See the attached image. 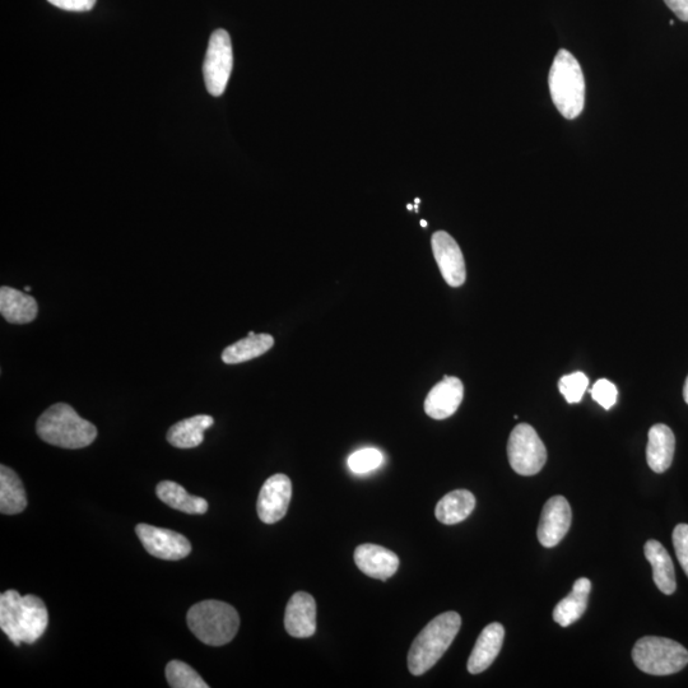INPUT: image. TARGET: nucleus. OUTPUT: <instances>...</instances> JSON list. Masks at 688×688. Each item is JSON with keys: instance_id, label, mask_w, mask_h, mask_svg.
Here are the masks:
<instances>
[{"instance_id": "nucleus-1", "label": "nucleus", "mask_w": 688, "mask_h": 688, "mask_svg": "<svg viewBox=\"0 0 688 688\" xmlns=\"http://www.w3.org/2000/svg\"><path fill=\"white\" fill-rule=\"evenodd\" d=\"M49 625V613L43 599L36 595L22 597L17 590L0 595V627L16 646L35 644Z\"/></svg>"}, {"instance_id": "nucleus-2", "label": "nucleus", "mask_w": 688, "mask_h": 688, "mask_svg": "<svg viewBox=\"0 0 688 688\" xmlns=\"http://www.w3.org/2000/svg\"><path fill=\"white\" fill-rule=\"evenodd\" d=\"M36 432L45 443L63 449H83L97 438L94 423L83 420L73 407L65 403L46 409L36 423Z\"/></svg>"}, {"instance_id": "nucleus-3", "label": "nucleus", "mask_w": 688, "mask_h": 688, "mask_svg": "<svg viewBox=\"0 0 688 688\" xmlns=\"http://www.w3.org/2000/svg\"><path fill=\"white\" fill-rule=\"evenodd\" d=\"M462 626L457 612H445L429 622L417 636L408 653V668L413 676H422L430 671L449 646L452 645Z\"/></svg>"}, {"instance_id": "nucleus-4", "label": "nucleus", "mask_w": 688, "mask_h": 688, "mask_svg": "<svg viewBox=\"0 0 688 688\" xmlns=\"http://www.w3.org/2000/svg\"><path fill=\"white\" fill-rule=\"evenodd\" d=\"M548 86L553 104L565 119L574 120L583 113L585 79L583 69L570 51L561 49L553 60Z\"/></svg>"}, {"instance_id": "nucleus-5", "label": "nucleus", "mask_w": 688, "mask_h": 688, "mask_svg": "<svg viewBox=\"0 0 688 688\" xmlns=\"http://www.w3.org/2000/svg\"><path fill=\"white\" fill-rule=\"evenodd\" d=\"M189 629L203 644L222 646L234 640L240 627V616L234 607L221 601L194 604L187 616Z\"/></svg>"}, {"instance_id": "nucleus-6", "label": "nucleus", "mask_w": 688, "mask_h": 688, "mask_svg": "<svg viewBox=\"0 0 688 688\" xmlns=\"http://www.w3.org/2000/svg\"><path fill=\"white\" fill-rule=\"evenodd\" d=\"M632 659L636 667L652 676H669L682 671L688 664V652L677 641L645 636L635 644Z\"/></svg>"}, {"instance_id": "nucleus-7", "label": "nucleus", "mask_w": 688, "mask_h": 688, "mask_svg": "<svg viewBox=\"0 0 688 688\" xmlns=\"http://www.w3.org/2000/svg\"><path fill=\"white\" fill-rule=\"evenodd\" d=\"M511 468L520 476H534L547 462V450L537 431L528 423H520L511 432L508 443Z\"/></svg>"}, {"instance_id": "nucleus-8", "label": "nucleus", "mask_w": 688, "mask_h": 688, "mask_svg": "<svg viewBox=\"0 0 688 688\" xmlns=\"http://www.w3.org/2000/svg\"><path fill=\"white\" fill-rule=\"evenodd\" d=\"M234 65L232 44L229 32L217 30L209 40L206 59L203 64L204 82L212 96H221L225 92Z\"/></svg>"}, {"instance_id": "nucleus-9", "label": "nucleus", "mask_w": 688, "mask_h": 688, "mask_svg": "<svg viewBox=\"0 0 688 688\" xmlns=\"http://www.w3.org/2000/svg\"><path fill=\"white\" fill-rule=\"evenodd\" d=\"M136 533L146 551L157 559L179 561L185 559L192 552L189 539L183 534L170 531V529L139 524Z\"/></svg>"}, {"instance_id": "nucleus-10", "label": "nucleus", "mask_w": 688, "mask_h": 688, "mask_svg": "<svg viewBox=\"0 0 688 688\" xmlns=\"http://www.w3.org/2000/svg\"><path fill=\"white\" fill-rule=\"evenodd\" d=\"M292 499V483L286 474L269 477L259 492L258 516L263 523L274 524L285 518Z\"/></svg>"}, {"instance_id": "nucleus-11", "label": "nucleus", "mask_w": 688, "mask_h": 688, "mask_svg": "<svg viewBox=\"0 0 688 688\" xmlns=\"http://www.w3.org/2000/svg\"><path fill=\"white\" fill-rule=\"evenodd\" d=\"M431 245L445 282L450 287L463 286L467 280L466 260L457 241L448 232L438 231L432 235Z\"/></svg>"}, {"instance_id": "nucleus-12", "label": "nucleus", "mask_w": 688, "mask_h": 688, "mask_svg": "<svg viewBox=\"0 0 688 688\" xmlns=\"http://www.w3.org/2000/svg\"><path fill=\"white\" fill-rule=\"evenodd\" d=\"M571 508L564 496L551 497L542 510L538 539L543 547L552 548L564 539L571 527Z\"/></svg>"}, {"instance_id": "nucleus-13", "label": "nucleus", "mask_w": 688, "mask_h": 688, "mask_svg": "<svg viewBox=\"0 0 688 688\" xmlns=\"http://www.w3.org/2000/svg\"><path fill=\"white\" fill-rule=\"evenodd\" d=\"M464 397L462 380L454 376H445L427 395L425 401L426 415L434 420H445L458 411Z\"/></svg>"}, {"instance_id": "nucleus-14", "label": "nucleus", "mask_w": 688, "mask_h": 688, "mask_svg": "<svg viewBox=\"0 0 688 688\" xmlns=\"http://www.w3.org/2000/svg\"><path fill=\"white\" fill-rule=\"evenodd\" d=\"M285 627L288 635L306 639L316 631V602L310 594L297 592L287 603Z\"/></svg>"}, {"instance_id": "nucleus-15", "label": "nucleus", "mask_w": 688, "mask_h": 688, "mask_svg": "<svg viewBox=\"0 0 688 688\" xmlns=\"http://www.w3.org/2000/svg\"><path fill=\"white\" fill-rule=\"evenodd\" d=\"M355 562L362 573L383 581L392 578L399 567L398 556L393 551L370 543L356 548Z\"/></svg>"}, {"instance_id": "nucleus-16", "label": "nucleus", "mask_w": 688, "mask_h": 688, "mask_svg": "<svg viewBox=\"0 0 688 688\" xmlns=\"http://www.w3.org/2000/svg\"><path fill=\"white\" fill-rule=\"evenodd\" d=\"M505 629L499 622L488 625L481 632L476 645L468 659V672L478 674L485 672L495 662L504 643Z\"/></svg>"}, {"instance_id": "nucleus-17", "label": "nucleus", "mask_w": 688, "mask_h": 688, "mask_svg": "<svg viewBox=\"0 0 688 688\" xmlns=\"http://www.w3.org/2000/svg\"><path fill=\"white\" fill-rule=\"evenodd\" d=\"M676 439L667 425L658 423L649 430L646 460L655 473H664L672 466Z\"/></svg>"}, {"instance_id": "nucleus-18", "label": "nucleus", "mask_w": 688, "mask_h": 688, "mask_svg": "<svg viewBox=\"0 0 688 688\" xmlns=\"http://www.w3.org/2000/svg\"><path fill=\"white\" fill-rule=\"evenodd\" d=\"M0 313L8 323L29 324L36 319L39 308L34 297L3 286L0 288Z\"/></svg>"}, {"instance_id": "nucleus-19", "label": "nucleus", "mask_w": 688, "mask_h": 688, "mask_svg": "<svg viewBox=\"0 0 688 688\" xmlns=\"http://www.w3.org/2000/svg\"><path fill=\"white\" fill-rule=\"evenodd\" d=\"M644 553L646 560L653 567L654 583L660 592L667 595L676 592L677 584L673 561L666 548L662 546V543L655 541V539H650V541L645 543Z\"/></svg>"}, {"instance_id": "nucleus-20", "label": "nucleus", "mask_w": 688, "mask_h": 688, "mask_svg": "<svg viewBox=\"0 0 688 688\" xmlns=\"http://www.w3.org/2000/svg\"><path fill=\"white\" fill-rule=\"evenodd\" d=\"M592 583L587 578L575 581L573 590L553 610V620L562 627L573 625L587 611Z\"/></svg>"}, {"instance_id": "nucleus-21", "label": "nucleus", "mask_w": 688, "mask_h": 688, "mask_svg": "<svg viewBox=\"0 0 688 688\" xmlns=\"http://www.w3.org/2000/svg\"><path fill=\"white\" fill-rule=\"evenodd\" d=\"M213 423V417L207 415L185 418L167 432V441L179 449L197 448L203 443L204 431L211 429Z\"/></svg>"}, {"instance_id": "nucleus-22", "label": "nucleus", "mask_w": 688, "mask_h": 688, "mask_svg": "<svg viewBox=\"0 0 688 688\" xmlns=\"http://www.w3.org/2000/svg\"><path fill=\"white\" fill-rule=\"evenodd\" d=\"M273 346L274 338L271 334L250 332L248 337L225 348L222 352V361L227 365L243 364V362L258 359Z\"/></svg>"}, {"instance_id": "nucleus-23", "label": "nucleus", "mask_w": 688, "mask_h": 688, "mask_svg": "<svg viewBox=\"0 0 688 688\" xmlns=\"http://www.w3.org/2000/svg\"><path fill=\"white\" fill-rule=\"evenodd\" d=\"M476 508V497L467 490L450 492L436 505L435 515L440 523L454 525L462 523Z\"/></svg>"}, {"instance_id": "nucleus-24", "label": "nucleus", "mask_w": 688, "mask_h": 688, "mask_svg": "<svg viewBox=\"0 0 688 688\" xmlns=\"http://www.w3.org/2000/svg\"><path fill=\"white\" fill-rule=\"evenodd\" d=\"M156 494L164 504L170 508L183 511L187 514H206L208 510L207 500L202 497L188 494L187 490L179 483L162 481L158 483Z\"/></svg>"}, {"instance_id": "nucleus-25", "label": "nucleus", "mask_w": 688, "mask_h": 688, "mask_svg": "<svg viewBox=\"0 0 688 688\" xmlns=\"http://www.w3.org/2000/svg\"><path fill=\"white\" fill-rule=\"evenodd\" d=\"M27 508L25 487L13 469L0 467V513L16 515Z\"/></svg>"}, {"instance_id": "nucleus-26", "label": "nucleus", "mask_w": 688, "mask_h": 688, "mask_svg": "<svg viewBox=\"0 0 688 688\" xmlns=\"http://www.w3.org/2000/svg\"><path fill=\"white\" fill-rule=\"evenodd\" d=\"M166 680L172 688H208L199 673L180 660H171L167 664Z\"/></svg>"}, {"instance_id": "nucleus-27", "label": "nucleus", "mask_w": 688, "mask_h": 688, "mask_svg": "<svg viewBox=\"0 0 688 688\" xmlns=\"http://www.w3.org/2000/svg\"><path fill=\"white\" fill-rule=\"evenodd\" d=\"M588 387V376L584 373H580V371H578V373L562 376L559 381L560 392L564 395L566 402L570 404L581 402Z\"/></svg>"}, {"instance_id": "nucleus-28", "label": "nucleus", "mask_w": 688, "mask_h": 688, "mask_svg": "<svg viewBox=\"0 0 688 688\" xmlns=\"http://www.w3.org/2000/svg\"><path fill=\"white\" fill-rule=\"evenodd\" d=\"M384 463V455L378 449L366 448L348 458V467L353 473L364 474L378 469Z\"/></svg>"}, {"instance_id": "nucleus-29", "label": "nucleus", "mask_w": 688, "mask_h": 688, "mask_svg": "<svg viewBox=\"0 0 688 688\" xmlns=\"http://www.w3.org/2000/svg\"><path fill=\"white\" fill-rule=\"evenodd\" d=\"M590 394H592L594 401L607 411L615 406L618 398L616 385L607 379L598 380L590 390Z\"/></svg>"}, {"instance_id": "nucleus-30", "label": "nucleus", "mask_w": 688, "mask_h": 688, "mask_svg": "<svg viewBox=\"0 0 688 688\" xmlns=\"http://www.w3.org/2000/svg\"><path fill=\"white\" fill-rule=\"evenodd\" d=\"M673 546L678 561L688 576V524H678L673 531Z\"/></svg>"}, {"instance_id": "nucleus-31", "label": "nucleus", "mask_w": 688, "mask_h": 688, "mask_svg": "<svg viewBox=\"0 0 688 688\" xmlns=\"http://www.w3.org/2000/svg\"><path fill=\"white\" fill-rule=\"evenodd\" d=\"M53 6L69 12H87L95 7L96 0H48Z\"/></svg>"}, {"instance_id": "nucleus-32", "label": "nucleus", "mask_w": 688, "mask_h": 688, "mask_svg": "<svg viewBox=\"0 0 688 688\" xmlns=\"http://www.w3.org/2000/svg\"><path fill=\"white\" fill-rule=\"evenodd\" d=\"M671 11L683 22H688V0H664Z\"/></svg>"}, {"instance_id": "nucleus-33", "label": "nucleus", "mask_w": 688, "mask_h": 688, "mask_svg": "<svg viewBox=\"0 0 688 688\" xmlns=\"http://www.w3.org/2000/svg\"><path fill=\"white\" fill-rule=\"evenodd\" d=\"M683 398H685V402L688 404V376L685 381V387H683Z\"/></svg>"}, {"instance_id": "nucleus-34", "label": "nucleus", "mask_w": 688, "mask_h": 688, "mask_svg": "<svg viewBox=\"0 0 688 688\" xmlns=\"http://www.w3.org/2000/svg\"><path fill=\"white\" fill-rule=\"evenodd\" d=\"M421 226H422V227H427V222H426L425 220H422V221H421Z\"/></svg>"}, {"instance_id": "nucleus-35", "label": "nucleus", "mask_w": 688, "mask_h": 688, "mask_svg": "<svg viewBox=\"0 0 688 688\" xmlns=\"http://www.w3.org/2000/svg\"><path fill=\"white\" fill-rule=\"evenodd\" d=\"M25 291H26V292H30V291H31V287H30V286L25 287Z\"/></svg>"}, {"instance_id": "nucleus-36", "label": "nucleus", "mask_w": 688, "mask_h": 688, "mask_svg": "<svg viewBox=\"0 0 688 688\" xmlns=\"http://www.w3.org/2000/svg\"><path fill=\"white\" fill-rule=\"evenodd\" d=\"M420 202H421L420 199L417 198L416 201H415L416 206H418V204H420Z\"/></svg>"}, {"instance_id": "nucleus-37", "label": "nucleus", "mask_w": 688, "mask_h": 688, "mask_svg": "<svg viewBox=\"0 0 688 688\" xmlns=\"http://www.w3.org/2000/svg\"><path fill=\"white\" fill-rule=\"evenodd\" d=\"M408 209H411V211H412V209H413L412 204H409Z\"/></svg>"}]
</instances>
